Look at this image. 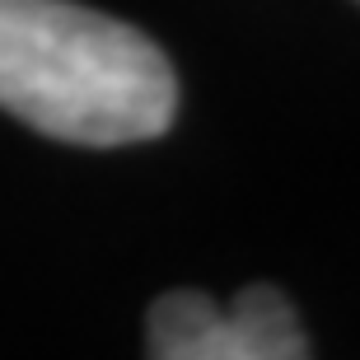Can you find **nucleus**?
Masks as SVG:
<instances>
[{
    "label": "nucleus",
    "instance_id": "2",
    "mask_svg": "<svg viewBox=\"0 0 360 360\" xmlns=\"http://www.w3.org/2000/svg\"><path fill=\"white\" fill-rule=\"evenodd\" d=\"M155 360H304L309 337L276 285H248L234 304L201 290H169L155 300L146 328Z\"/></svg>",
    "mask_w": 360,
    "mask_h": 360
},
{
    "label": "nucleus",
    "instance_id": "1",
    "mask_svg": "<svg viewBox=\"0 0 360 360\" xmlns=\"http://www.w3.org/2000/svg\"><path fill=\"white\" fill-rule=\"evenodd\" d=\"M0 108L66 146H141L174 127L169 56L75 0H0Z\"/></svg>",
    "mask_w": 360,
    "mask_h": 360
}]
</instances>
